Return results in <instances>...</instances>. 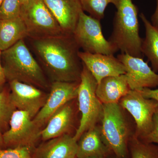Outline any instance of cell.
<instances>
[{
  "label": "cell",
  "instance_id": "cell-1",
  "mask_svg": "<svg viewBox=\"0 0 158 158\" xmlns=\"http://www.w3.org/2000/svg\"><path fill=\"white\" fill-rule=\"evenodd\" d=\"M31 39L37 59L52 82L80 83L83 62L73 34Z\"/></svg>",
  "mask_w": 158,
  "mask_h": 158
},
{
  "label": "cell",
  "instance_id": "cell-2",
  "mask_svg": "<svg viewBox=\"0 0 158 158\" xmlns=\"http://www.w3.org/2000/svg\"><path fill=\"white\" fill-rule=\"evenodd\" d=\"M1 60L6 79L47 89L49 85L42 68L24 39L2 52Z\"/></svg>",
  "mask_w": 158,
  "mask_h": 158
},
{
  "label": "cell",
  "instance_id": "cell-3",
  "mask_svg": "<svg viewBox=\"0 0 158 158\" xmlns=\"http://www.w3.org/2000/svg\"><path fill=\"white\" fill-rule=\"evenodd\" d=\"M113 29L108 40L120 51L132 56L143 58L142 39L139 35L138 7L132 0H118Z\"/></svg>",
  "mask_w": 158,
  "mask_h": 158
},
{
  "label": "cell",
  "instance_id": "cell-4",
  "mask_svg": "<svg viewBox=\"0 0 158 158\" xmlns=\"http://www.w3.org/2000/svg\"><path fill=\"white\" fill-rule=\"evenodd\" d=\"M119 104H103L102 138L117 158H126L130 139L129 129Z\"/></svg>",
  "mask_w": 158,
  "mask_h": 158
},
{
  "label": "cell",
  "instance_id": "cell-5",
  "mask_svg": "<svg viewBox=\"0 0 158 158\" xmlns=\"http://www.w3.org/2000/svg\"><path fill=\"white\" fill-rule=\"evenodd\" d=\"M97 85L96 80L83 63L77 97L81 118L78 128L73 136L77 141L84 133L95 127L99 120L101 119L103 104L96 95Z\"/></svg>",
  "mask_w": 158,
  "mask_h": 158
},
{
  "label": "cell",
  "instance_id": "cell-6",
  "mask_svg": "<svg viewBox=\"0 0 158 158\" xmlns=\"http://www.w3.org/2000/svg\"><path fill=\"white\" fill-rule=\"evenodd\" d=\"M20 17L30 39H38L64 34L59 23L43 0H31L22 5Z\"/></svg>",
  "mask_w": 158,
  "mask_h": 158
},
{
  "label": "cell",
  "instance_id": "cell-7",
  "mask_svg": "<svg viewBox=\"0 0 158 158\" xmlns=\"http://www.w3.org/2000/svg\"><path fill=\"white\" fill-rule=\"evenodd\" d=\"M73 34L79 47L84 52L114 55L118 51L113 44L105 38L100 21L84 11L80 15Z\"/></svg>",
  "mask_w": 158,
  "mask_h": 158
},
{
  "label": "cell",
  "instance_id": "cell-8",
  "mask_svg": "<svg viewBox=\"0 0 158 158\" xmlns=\"http://www.w3.org/2000/svg\"><path fill=\"white\" fill-rule=\"evenodd\" d=\"M118 103L135 119L136 137L141 139L149 134L153 126L154 116L158 110V102L145 98L138 90H131Z\"/></svg>",
  "mask_w": 158,
  "mask_h": 158
},
{
  "label": "cell",
  "instance_id": "cell-9",
  "mask_svg": "<svg viewBox=\"0 0 158 158\" xmlns=\"http://www.w3.org/2000/svg\"><path fill=\"white\" fill-rule=\"evenodd\" d=\"M10 128L2 134L5 145L31 148L41 137L40 127L25 111L15 110L11 115Z\"/></svg>",
  "mask_w": 158,
  "mask_h": 158
},
{
  "label": "cell",
  "instance_id": "cell-10",
  "mask_svg": "<svg viewBox=\"0 0 158 158\" xmlns=\"http://www.w3.org/2000/svg\"><path fill=\"white\" fill-rule=\"evenodd\" d=\"M78 82L55 81L50 86V92L45 103L33 118L41 127L59 108L77 97Z\"/></svg>",
  "mask_w": 158,
  "mask_h": 158
},
{
  "label": "cell",
  "instance_id": "cell-11",
  "mask_svg": "<svg viewBox=\"0 0 158 158\" xmlns=\"http://www.w3.org/2000/svg\"><path fill=\"white\" fill-rule=\"evenodd\" d=\"M117 58L125 68V75L131 90L139 91L144 88L158 87V74L149 67L143 58L121 53Z\"/></svg>",
  "mask_w": 158,
  "mask_h": 158
},
{
  "label": "cell",
  "instance_id": "cell-12",
  "mask_svg": "<svg viewBox=\"0 0 158 158\" xmlns=\"http://www.w3.org/2000/svg\"><path fill=\"white\" fill-rule=\"evenodd\" d=\"M11 102L17 110L25 111L34 118L44 106L48 95L40 88L16 81L10 82Z\"/></svg>",
  "mask_w": 158,
  "mask_h": 158
},
{
  "label": "cell",
  "instance_id": "cell-13",
  "mask_svg": "<svg viewBox=\"0 0 158 158\" xmlns=\"http://www.w3.org/2000/svg\"><path fill=\"white\" fill-rule=\"evenodd\" d=\"M79 56L98 84L107 77L117 76L126 73L124 65L113 55L90 53L80 51Z\"/></svg>",
  "mask_w": 158,
  "mask_h": 158
},
{
  "label": "cell",
  "instance_id": "cell-14",
  "mask_svg": "<svg viewBox=\"0 0 158 158\" xmlns=\"http://www.w3.org/2000/svg\"><path fill=\"white\" fill-rule=\"evenodd\" d=\"M63 33L73 34L83 11L80 0H43Z\"/></svg>",
  "mask_w": 158,
  "mask_h": 158
},
{
  "label": "cell",
  "instance_id": "cell-15",
  "mask_svg": "<svg viewBox=\"0 0 158 158\" xmlns=\"http://www.w3.org/2000/svg\"><path fill=\"white\" fill-rule=\"evenodd\" d=\"M77 141L67 134L48 140L40 145L34 158H76Z\"/></svg>",
  "mask_w": 158,
  "mask_h": 158
},
{
  "label": "cell",
  "instance_id": "cell-16",
  "mask_svg": "<svg viewBox=\"0 0 158 158\" xmlns=\"http://www.w3.org/2000/svg\"><path fill=\"white\" fill-rule=\"evenodd\" d=\"M131 90L125 75L105 78L98 84L97 96L103 104L118 103Z\"/></svg>",
  "mask_w": 158,
  "mask_h": 158
},
{
  "label": "cell",
  "instance_id": "cell-17",
  "mask_svg": "<svg viewBox=\"0 0 158 158\" xmlns=\"http://www.w3.org/2000/svg\"><path fill=\"white\" fill-rule=\"evenodd\" d=\"M79 140L77 158L91 156L107 158L112 154L103 140L101 127L96 125L84 133Z\"/></svg>",
  "mask_w": 158,
  "mask_h": 158
},
{
  "label": "cell",
  "instance_id": "cell-18",
  "mask_svg": "<svg viewBox=\"0 0 158 158\" xmlns=\"http://www.w3.org/2000/svg\"><path fill=\"white\" fill-rule=\"evenodd\" d=\"M73 114L69 102L59 108L51 116L46 127L41 130V138L48 141L66 134L72 123Z\"/></svg>",
  "mask_w": 158,
  "mask_h": 158
},
{
  "label": "cell",
  "instance_id": "cell-19",
  "mask_svg": "<svg viewBox=\"0 0 158 158\" xmlns=\"http://www.w3.org/2000/svg\"><path fill=\"white\" fill-rule=\"evenodd\" d=\"M27 36L26 26L20 16L0 20V51L2 52Z\"/></svg>",
  "mask_w": 158,
  "mask_h": 158
},
{
  "label": "cell",
  "instance_id": "cell-20",
  "mask_svg": "<svg viewBox=\"0 0 158 158\" xmlns=\"http://www.w3.org/2000/svg\"><path fill=\"white\" fill-rule=\"evenodd\" d=\"M145 29V37L142 40L141 52L151 63L152 70L158 72V27L153 25L144 13L140 15Z\"/></svg>",
  "mask_w": 158,
  "mask_h": 158
},
{
  "label": "cell",
  "instance_id": "cell-21",
  "mask_svg": "<svg viewBox=\"0 0 158 158\" xmlns=\"http://www.w3.org/2000/svg\"><path fill=\"white\" fill-rule=\"evenodd\" d=\"M131 158H158V145L147 143L134 136L130 139Z\"/></svg>",
  "mask_w": 158,
  "mask_h": 158
},
{
  "label": "cell",
  "instance_id": "cell-22",
  "mask_svg": "<svg viewBox=\"0 0 158 158\" xmlns=\"http://www.w3.org/2000/svg\"><path fill=\"white\" fill-rule=\"evenodd\" d=\"M80 2L83 11L101 21L104 18L105 11L108 5L112 4L116 7L118 0H80Z\"/></svg>",
  "mask_w": 158,
  "mask_h": 158
},
{
  "label": "cell",
  "instance_id": "cell-23",
  "mask_svg": "<svg viewBox=\"0 0 158 158\" xmlns=\"http://www.w3.org/2000/svg\"><path fill=\"white\" fill-rule=\"evenodd\" d=\"M10 97V93L6 90L0 91V132L6 130L12 113L16 110Z\"/></svg>",
  "mask_w": 158,
  "mask_h": 158
},
{
  "label": "cell",
  "instance_id": "cell-24",
  "mask_svg": "<svg viewBox=\"0 0 158 158\" xmlns=\"http://www.w3.org/2000/svg\"><path fill=\"white\" fill-rule=\"evenodd\" d=\"M21 7L20 0H4L0 7V20L19 17Z\"/></svg>",
  "mask_w": 158,
  "mask_h": 158
},
{
  "label": "cell",
  "instance_id": "cell-25",
  "mask_svg": "<svg viewBox=\"0 0 158 158\" xmlns=\"http://www.w3.org/2000/svg\"><path fill=\"white\" fill-rule=\"evenodd\" d=\"M0 158H32L30 148L18 147L0 149Z\"/></svg>",
  "mask_w": 158,
  "mask_h": 158
},
{
  "label": "cell",
  "instance_id": "cell-26",
  "mask_svg": "<svg viewBox=\"0 0 158 158\" xmlns=\"http://www.w3.org/2000/svg\"><path fill=\"white\" fill-rule=\"evenodd\" d=\"M141 140L147 143L158 144V110L154 116L152 130L149 134Z\"/></svg>",
  "mask_w": 158,
  "mask_h": 158
},
{
  "label": "cell",
  "instance_id": "cell-27",
  "mask_svg": "<svg viewBox=\"0 0 158 158\" xmlns=\"http://www.w3.org/2000/svg\"><path fill=\"white\" fill-rule=\"evenodd\" d=\"M138 91L145 98L152 99L158 102V88L153 90L151 88H144Z\"/></svg>",
  "mask_w": 158,
  "mask_h": 158
},
{
  "label": "cell",
  "instance_id": "cell-28",
  "mask_svg": "<svg viewBox=\"0 0 158 158\" xmlns=\"http://www.w3.org/2000/svg\"><path fill=\"white\" fill-rule=\"evenodd\" d=\"M2 51H0V91H2V88L6 81V77L4 72V69L1 61Z\"/></svg>",
  "mask_w": 158,
  "mask_h": 158
},
{
  "label": "cell",
  "instance_id": "cell-29",
  "mask_svg": "<svg viewBox=\"0 0 158 158\" xmlns=\"http://www.w3.org/2000/svg\"><path fill=\"white\" fill-rule=\"evenodd\" d=\"M156 7L154 13L153 14L151 18V23L153 25L158 27V0H156Z\"/></svg>",
  "mask_w": 158,
  "mask_h": 158
},
{
  "label": "cell",
  "instance_id": "cell-30",
  "mask_svg": "<svg viewBox=\"0 0 158 158\" xmlns=\"http://www.w3.org/2000/svg\"><path fill=\"white\" fill-rule=\"evenodd\" d=\"M5 145L4 144V141H3L2 134L0 132V149L2 148L3 146Z\"/></svg>",
  "mask_w": 158,
  "mask_h": 158
},
{
  "label": "cell",
  "instance_id": "cell-31",
  "mask_svg": "<svg viewBox=\"0 0 158 158\" xmlns=\"http://www.w3.org/2000/svg\"><path fill=\"white\" fill-rule=\"evenodd\" d=\"M31 1V0H20V2L21 4L22 5H24V4H27L28 2H29Z\"/></svg>",
  "mask_w": 158,
  "mask_h": 158
},
{
  "label": "cell",
  "instance_id": "cell-32",
  "mask_svg": "<svg viewBox=\"0 0 158 158\" xmlns=\"http://www.w3.org/2000/svg\"><path fill=\"white\" fill-rule=\"evenodd\" d=\"M86 158H106L105 157H103L101 156H91L89 157H87Z\"/></svg>",
  "mask_w": 158,
  "mask_h": 158
},
{
  "label": "cell",
  "instance_id": "cell-33",
  "mask_svg": "<svg viewBox=\"0 0 158 158\" xmlns=\"http://www.w3.org/2000/svg\"><path fill=\"white\" fill-rule=\"evenodd\" d=\"M3 1L4 0H0V7H1V5H2V3Z\"/></svg>",
  "mask_w": 158,
  "mask_h": 158
},
{
  "label": "cell",
  "instance_id": "cell-34",
  "mask_svg": "<svg viewBox=\"0 0 158 158\" xmlns=\"http://www.w3.org/2000/svg\"></svg>",
  "mask_w": 158,
  "mask_h": 158
},
{
  "label": "cell",
  "instance_id": "cell-35",
  "mask_svg": "<svg viewBox=\"0 0 158 158\" xmlns=\"http://www.w3.org/2000/svg\"></svg>",
  "mask_w": 158,
  "mask_h": 158
}]
</instances>
